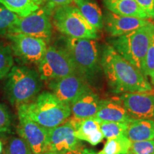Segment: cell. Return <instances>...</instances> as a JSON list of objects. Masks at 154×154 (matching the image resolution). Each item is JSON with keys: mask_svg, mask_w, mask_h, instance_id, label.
Listing matches in <instances>:
<instances>
[{"mask_svg": "<svg viewBox=\"0 0 154 154\" xmlns=\"http://www.w3.org/2000/svg\"><path fill=\"white\" fill-rule=\"evenodd\" d=\"M18 109L19 124L17 132L28 145L33 154H41L47 151L48 129L32 121L20 108Z\"/></svg>", "mask_w": 154, "mask_h": 154, "instance_id": "obj_10", "label": "cell"}, {"mask_svg": "<svg viewBox=\"0 0 154 154\" xmlns=\"http://www.w3.org/2000/svg\"><path fill=\"white\" fill-rule=\"evenodd\" d=\"M19 17L0 3V36H7Z\"/></svg>", "mask_w": 154, "mask_h": 154, "instance_id": "obj_24", "label": "cell"}, {"mask_svg": "<svg viewBox=\"0 0 154 154\" xmlns=\"http://www.w3.org/2000/svg\"><path fill=\"white\" fill-rule=\"evenodd\" d=\"M63 47L70 55L76 72L88 84L96 82L101 74V49L96 39L64 37Z\"/></svg>", "mask_w": 154, "mask_h": 154, "instance_id": "obj_2", "label": "cell"}, {"mask_svg": "<svg viewBox=\"0 0 154 154\" xmlns=\"http://www.w3.org/2000/svg\"><path fill=\"white\" fill-rule=\"evenodd\" d=\"M75 128L71 119L48 129L47 151L61 154L66 151L80 149L81 140L74 134Z\"/></svg>", "mask_w": 154, "mask_h": 154, "instance_id": "obj_12", "label": "cell"}, {"mask_svg": "<svg viewBox=\"0 0 154 154\" xmlns=\"http://www.w3.org/2000/svg\"><path fill=\"white\" fill-rule=\"evenodd\" d=\"M102 101L90 87L70 105L72 113L79 119L94 117L101 108Z\"/></svg>", "mask_w": 154, "mask_h": 154, "instance_id": "obj_16", "label": "cell"}, {"mask_svg": "<svg viewBox=\"0 0 154 154\" xmlns=\"http://www.w3.org/2000/svg\"><path fill=\"white\" fill-rule=\"evenodd\" d=\"M6 78V96L16 107L33 101L42 88V80L38 72L27 66L14 65Z\"/></svg>", "mask_w": 154, "mask_h": 154, "instance_id": "obj_3", "label": "cell"}, {"mask_svg": "<svg viewBox=\"0 0 154 154\" xmlns=\"http://www.w3.org/2000/svg\"><path fill=\"white\" fill-rule=\"evenodd\" d=\"M29 118L49 129L64 123L72 113L70 105L59 101L51 92L43 91L33 101L19 107Z\"/></svg>", "mask_w": 154, "mask_h": 154, "instance_id": "obj_4", "label": "cell"}, {"mask_svg": "<svg viewBox=\"0 0 154 154\" xmlns=\"http://www.w3.org/2000/svg\"><path fill=\"white\" fill-rule=\"evenodd\" d=\"M82 154H96V153L93 151L88 149H83L82 150Z\"/></svg>", "mask_w": 154, "mask_h": 154, "instance_id": "obj_33", "label": "cell"}, {"mask_svg": "<svg viewBox=\"0 0 154 154\" xmlns=\"http://www.w3.org/2000/svg\"><path fill=\"white\" fill-rule=\"evenodd\" d=\"M51 20L53 26L67 37L91 39L99 38V31L86 21L75 5L56 7Z\"/></svg>", "mask_w": 154, "mask_h": 154, "instance_id": "obj_6", "label": "cell"}, {"mask_svg": "<svg viewBox=\"0 0 154 154\" xmlns=\"http://www.w3.org/2000/svg\"><path fill=\"white\" fill-rule=\"evenodd\" d=\"M74 2L75 6L91 26L98 31L103 28V15L95 0H74Z\"/></svg>", "mask_w": 154, "mask_h": 154, "instance_id": "obj_20", "label": "cell"}, {"mask_svg": "<svg viewBox=\"0 0 154 154\" xmlns=\"http://www.w3.org/2000/svg\"><path fill=\"white\" fill-rule=\"evenodd\" d=\"M51 92L59 101L71 105L90 88L89 84L78 73L48 82Z\"/></svg>", "mask_w": 154, "mask_h": 154, "instance_id": "obj_11", "label": "cell"}, {"mask_svg": "<svg viewBox=\"0 0 154 154\" xmlns=\"http://www.w3.org/2000/svg\"><path fill=\"white\" fill-rule=\"evenodd\" d=\"M151 23L147 19L122 16L106 10L103 15V27L111 36L124 35Z\"/></svg>", "mask_w": 154, "mask_h": 154, "instance_id": "obj_14", "label": "cell"}, {"mask_svg": "<svg viewBox=\"0 0 154 154\" xmlns=\"http://www.w3.org/2000/svg\"><path fill=\"white\" fill-rule=\"evenodd\" d=\"M123 94L119 99L130 116L136 119H154V93Z\"/></svg>", "mask_w": 154, "mask_h": 154, "instance_id": "obj_13", "label": "cell"}, {"mask_svg": "<svg viewBox=\"0 0 154 154\" xmlns=\"http://www.w3.org/2000/svg\"><path fill=\"white\" fill-rule=\"evenodd\" d=\"M103 5L106 10L116 14L143 19H150L135 0H103Z\"/></svg>", "mask_w": 154, "mask_h": 154, "instance_id": "obj_18", "label": "cell"}, {"mask_svg": "<svg viewBox=\"0 0 154 154\" xmlns=\"http://www.w3.org/2000/svg\"><path fill=\"white\" fill-rule=\"evenodd\" d=\"M41 154H57L56 153H54V152H51V151H45L44 153H42Z\"/></svg>", "mask_w": 154, "mask_h": 154, "instance_id": "obj_35", "label": "cell"}, {"mask_svg": "<svg viewBox=\"0 0 154 154\" xmlns=\"http://www.w3.org/2000/svg\"><path fill=\"white\" fill-rule=\"evenodd\" d=\"M143 75L150 80V84L154 86V34L152 36L151 43L144 62Z\"/></svg>", "mask_w": 154, "mask_h": 154, "instance_id": "obj_27", "label": "cell"}, {"mask_svg": "<svg viewBox=\"0 0 154 154\" xmlns=\"http://www.w3.org/2000/svg\"><path fill=\"white\" fill-rule=\"evenodd\" d=\"M153 154H154V153H153Z\"/></svg>", "mask_w": 154, "mask_h": 154, "instance_id": "obj_38", "label": "cell"}, {"mask_svg": "<svg viewBox=\"0 0 154 154\" xmlns=\"http://www.w3.org/2000/svg\"><path fill=\"white\" fill-rule=\"evenodd\" d=\"M130 151L133 154H153L154 139L132 142Z\"/></svg>", "mask_w": 154, "mask_h": 154, "instance_id": "obj_28", "label": "cell"}, {"mask_svg": "<svg viewBox=\"0 0 154 154\" xmlns=\"http://www.w3.org/2000/svg\"><path fill=\"white\" fill-rule=\"evenodd\" d=\"M153 34L154 25L151 22L124 35L111 36L108 42L121 57L143 74L144 62Z\"/></svg>", "mask_w": 154, "mask_h": 154, "instance_id": "obj_5", "label": "cell"}, {"mask_svg": "<svg viewBox=\"0 0 154 154\" xmlns=\"http://www.w3.org/2000/svg\"><path fill=\"white\" fill-rule=\"evenodd\" d=\"M140 8L149 15V18L154 19V0H135Z\"/></svg>", "mask_w": 154, "mask_h": 154, "instance_id": "obj_30", "label": "cell"}, {"mask_svg": "<svg viewBox=\"0 0 154 154\" xmlns=\"http://www.w3.org/2000/svg\"><path fill=\"white\" fill-rule=\"evenodd\" d=\"M14 66V54L9 44L0 40V79L6 78Z\"/></svg>", "mask_w": 154, "mask_h": 154, "instance_id": "obj_23", "label": "cell"}, {"mask_svg": "<svg viewBox=\"0 0 154 154\" xmlns=\"http://www.w3.org/2000/svg\"><path fill=\"white\" fill-rule=\"evenodd\" d=\"M37 66L42 80L46 82L77 73L72 58L63 46H48Z\"/></svg>", "mask_w": 154, "mask_h": 154, "instance_id": "obj_8", "label": "cell"}, {"mask_svg": "<svg viewBox=\"0 0 154 154\" xmlns=\"http://www.w3.org/2000/svg\"><path fill=\"white\" fill-rule=\"evenodd\" d=\"M0 3L19 17H25L41 8L44 0H0Z\"/></svg>", "mask_w": 154, "mask_h": 154, "instance_id": "obj_21", "label": "cell"}, {"mask_svg": "<svg viewBox=\"0 0 154 154\" xmlns=\"http://www.w3.org/2000/svg\"><path fill=\"white\" fill-rule=\"evenodd\" d=\"M100 128L104 138L111 139L118 137L121 135H124V133L128 128V123L125 122H99Z\"/></svg>", "mask_w": 154, "mask_h": 154, "instance_id": "obj_25", "label": "cell"}, {"mask_svg": "<svg viewBox=\"0 0 154 154\" xmlns=\"http://www.w3.org/2000/svg\"><path fill=\"white\" fill-rule=\"evenodd\" d=\"M54 8L47 3L27 17H20L9 34H22L34 36L42 38L49 44L53 34L51 17Z\"/></svg>", "mask_w": 154, "mask_h": 154, "instance_id": "obj_7", "label": "cell"}, {"mask_svg": "<svg viewBox=\"0 0 154 154\" xmlns=\"http://www.w3.org/2000/svg\"><path fill=\"white\" fill-rule=\"evenodd\" d=\"M101 64L108 86L113 93L148 92L153 89L144 75L110 44L102 47Z\"/></svg>", "mask_w": 154, "mask_h": 154, "instance_id": "obj_1", "label": "cell"}, {"mask_svg": "<svg viewBox=\"0 0 154 154\" xmlns=\"http://www.w3.org/2000/svg\"><path fill=\"white\" fill-rule=\"evenodd\" d=\"M74 0H46L47 4L51 5L54 7H60V6L71 5Z\"/></svg>", "mask_w": 154, "mask_h": 154, "instance_id": "obj_31", "label": "cell"}, {"mask_svg": "<svg viewBox=\"0 0 154 154\" xmlns=\"http://www.w3.org/2000/svg\"><path fill=\"white\" fill-rule=\"evenodd\" d=\"M11 125V114L7 107L0 103V130L6 134L10 133Z\"/></svg>", "mask_w": 154, "mask_h": 154, "instance_id": "obj_29", "label": "cell"}, {"mask_svg": "<svg viewBox=\"0 0 154 154\" xmlns=\"http://www.w3.org/2000/svg\"><path fill=\"white\" fill-rule=\"evenodd\" d=\"M61 154H82V150L81 149H77L75 150H72V151H66Z\"/></svg>", "mask_w": 154, "mask_h": 154, "instance_id": "obj_32", "label": "cell"}, {"mask_svg": "<svg viewBox=\"0 0 154 154\" xmlns=\"http://www.w3.org/2000/svg\"><path fill=\"white\" fill-rule=\"evenodd\" d=\"M2 150H3V144H2V140H0V154H2Z\"/></svg>", "mask_w": 154, "mask_h": 154, "instance_id": "obj_34", "label": "cell"}, {"mask_svg": "<svg viewBox=\"0 0 154 154\" xmlns=\"http://www.w3.org/2000/svg\"><path fill=\"white\" fill-rule=\"evenodd\" d=\"M75 128V136L80 140H86L92 146H96L103 140L100 124L94 117L79 119L75 117L70 119Z\"/></svg>", "mask_w": 154, "mask_h": 154, "instance_id": "obj_17", "label": "cell"}, {"mask_svg": "<svg viewBox=\"0 0 154 154\" xmlns=\"http://www.w3.org/2000/svg\"><path fill=\"white\" fill-rule=\"evenodd\" d=\"M124 136L131 142L154 139V121L151 119H134L128 123Z\"/></svg>", "mask_w": 154, "mask_h": 154, "instance_id": "obj_19", "label": "cell"}, {"mask_svg": "<svg viewBox=\"0 0 154 154\" xmlns=\"http://www.w3.org/2000/svg\"><path fill=\"white\" fill-rule=\"evenodd\" d=\"M132 142L121 135L118 137L108 139L103 149L96 154H124L128 153L131 147Z\"/></svg>", "mask_w": 154, "mask_h": 154, "instance_id": "obj_22", "label": "cell"}, {"mask_svg": "<svg viewBox=\"0 0 154 154\" xmlns=\"http://www.w3.org/2000/svg\"><path fill=\"white\" fill-rule=\"evenodd\" d=\"M94 118L99 122H125L134 120L119 98L105 99L102 101L101 108Z\"/></svg>", "mask_w": 154, "mask_h": 154, "instance_id": "obj_15", "label": "cell"}, {"mask_svg": "<svg viewBox=\"0 0 154 154\" xmlns=\"http://www.w3.org/2000/svg\"><path fill=\"white\" fill-rule=\"evenodd\" d=\"M13 54L26 64L38 65L47 51L48 43L42 38L22 34L7 36Z\"/></svg>", "mask_w": 154, "mask_h": 154, "instance_id": "obj_9", "label": "cell"}, {"mask_svg": "<svg viewBox=\"0 0 154 154\" xmlns=\"http://www.w3.org/2000/svg\"><path fill=\"white\" fill-rule=\"evenodd\" d=\"M6 134H5V132H3L2 131H1V130H0V136H5V135Z\"/></svg>", "mask_w": 154, "mask_h": 154, "instance_id": "obj_36", "label": "cell"}, {"mask_svg": "<svg viewBox=\"0 0 154 154\" xmlns=\"http://www.w3.org/2000/svg\"><path fill=\"white\" fill-rule=\"evenodd\" d=\"M5 154H33L29 146L22 138L9 139L5 149Z\"/></svg>", "mask_w": 154, "mask_h": 154, "instance_id": "obj_26", "label": "cell"}, {"mask_svg": "<svg viewBox=\"0 0 154 154\" xmlns=\"http://www.w3.org/2000/svg\"><path fill=\"white\" fill-rule=\"evenodd\" d=\"M124 154H133V153H131V151H129L128 152V153H124Z\"/></svg>", "mask_w": 154, "mask_h": 154, "instance_id": "obj_37", "label": "cell"}]
</instances>
